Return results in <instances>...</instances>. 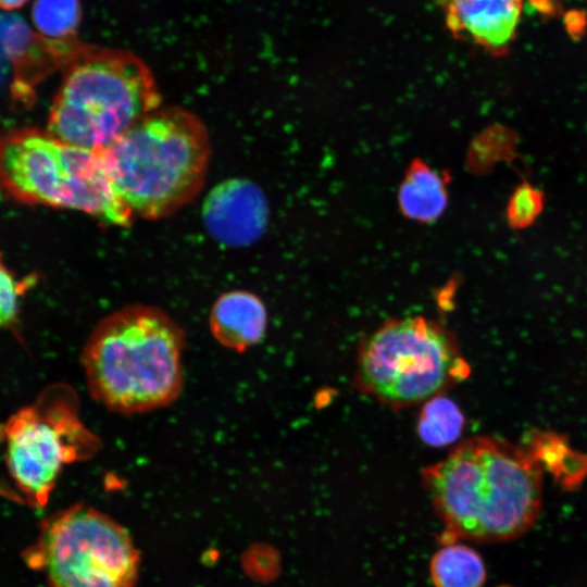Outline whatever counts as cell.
I'll return each instance as SVG.
<instances>
[{"mask_svg": "<svg viewBox=\"0 0 587 587\" xmlns=\"http://www.w3.org/2000/svg\"><path fill=\"white\" fill-rule=\"evenodd\" d=\"M423 479L449 528L472 540L517 538L541 510V466L525 447L492 436L462 441Z\"/></svg>", "mask_w": 587, "mask_h": 587, "instance_id": "obj_1", "label": "cell"}, {"mask_svg": "<svg viewBox=\"0 0 587 587\" xmlns=\"http://www.w3.org/2000/svg\"><path fill=\"white\" fill-rule=\"evenodd\" d=\"M186 336L164 310L134 303L102 317L82 350L90 396L109 410L151 412L173 403L184 386Z\"/></svg>", "mask_w": 587, "mask_h": 587, "instance_id": "obj_2", "label": "cell"}, {"mask_svg": "<svg viewBox=\"0 0 587 587\" xmlns=\"http://www.w3.org/2000/svg\"><path fill=\"white\" fill-rule=\"evenodd\" d=\"M102 155L111 184L132 215L159 220L200 192L211 142L195 113L161 105L102 150Z\"/></svg>", "mask_w": 587, "mask_h": 587, "instance_id": "obj_3", "label": "cell"}, {"mask_svg": "<svg viewBox=\"0 0 587 587\" xmlns=\"http://www.w3.org/2000/svg\"><path fill=\"white\" fill-rule=\"evenodd\" d=\"M161 105L143 60L128 50L80 45L66 63L47 130L67 143L102 151Z\"/></svg>", "mask_w": 587, "mask_h": 587, "instance_id": "obj_4", "label": "cell"}, {"mask_svg": "<svg viewBox=\"0 0 587 587\" xmlns=\"http://www.w3.org/2000/svg\"><path fill=\"white\" fill-rule=\"evenodd\" d=\"M0 189L23 203L83 212L110 226L133 221L111 184L102 151L67 143L48 130L22 127L0 134Z\"/></svg>", "mask_w": 587, "mask_h": 587, "instance_id": "obj_5", "label": "cell"}, {"mask_svg": "<svg viewBox=\"0 0 587 587\" xmlns=\"http://www.w3.org/2000/svg\"><path fill=\"white\" fill-rule=\"evenodd\" d=\"M455 336L424 316L391 319L360 345L355 387L399 410L426 402L469 377Z\"/></svg>", "mask_w": 587, "mask_h": 587, "instance_id": "obj_6", "label": "cell"}, {"mask_svg": "<svg viewBox=\"0 0 587 587\" xmlns=\"http://www.w3.org/2000/svg\"><path fill=\"white\" fill-rule=\"evenodd\" d=\"M78 397L63 383L46 387L4 426L7 471L33 508H43L65 465L84 461L101 448L100 438L79 416Z\"/></svg>", "mask_w": 587, "mask_h": 587, "instance_id": "obj_7", "label": "cell"}, {"mask_svg": "<svg viewBox=\"0 0 587 587\" xmlns=\"http://www.w3.org/2000/svg\"><path fill=\"white\" fill-rule=\"evenodd\" d=\"M48 587H136L139 553L127 530L84 503L45 520L23 554Z\"/></svg>", "mask_w": 587, "mask_h": 587, "instance_id": "obj_8", "label": "cell"}, {"mask_svg": "<svg viewBox=\"0 0 587 587\" xmlns=\"http://www.w3.org/2000/svg\"><path fill=\"white\" fill-rule=\"evenodd\" d=\"M202 217L208 233L220 243L246 247L257 241L268 222L264 192L245 178H228L207 195Z\"/></svg>", "mask_w": 587, "mask_h": 587, "instance_id": "obj_9", "label": "cell"}, {"mask_svg": "<svg viewBox=\"0 0 587 587\" xmlns=\"http://www.w3.org/2000/svg\"><path fill=\"white\" fill-rule=\"evenodd\" d=\"M446 25L458 39L495 57L505 54L515 38L523 0H439Z\"/></svg>", "mask_w": 587, "mask_h": 587, "instance_id": "obj_10", "label": "cell"}, {"mask_svg": "<svg viewBox=\"0 0 587 587\" xmlns=\"http://www.w3.org/2000/svg\"><path fill=\"white\" fill-rule=\"evenodd\" d=\"M266 326L267 311L263 300L247 290L222 294L209 315V328L214 339L237 352L259 344Z\"/></svg>", "mask_w": 587, "mask_h": 587, "instance_id": "obj_11", "label": "cell"}, {"mask_svg": "<svg viewBox=\"0 0 587 587\" xmlns=\"http://www.w3.org/2000/svg\"><path fill=\"white\" fill-rule=\"evenodd\" d=\"M401 213L413 221H437L448 205L447 176L426 162L414 159L408 166L398 189Z\"/></svg>", "mask_w": 587, "mask_h": 587, "instance_id": "obj_12", "label": "cell"}, {"mask_svg": "<svg viewBox=\"0 0 587 587\" xmlns=\"http://www.w3.org/2000/svg\"><path fill=\"white\" fill-rule=\"evenodd\" d=\"M82 17L79 0H34L33 28L68 60L79 48L73 41Z\"/></svg>", "mask_w": 587, "mask_h": 587, "instance_id": "obj_13", "label": "cell"}, {"mask_svg": "<svg viewBox=\"0 0 587 587\" xmlns=\"http://www.w3.org/2000/svg\"><path fill=\"white\" fill-rule=\"evenodd\" d=\"M430 573L436 587H482L486 578L480 555L458 542H449L437 551Z\"/></svg>", "mask_w": 587, "mask_h": 587, "instance_id": "obj_14", "label": "cell"}, {"mask_svg": "<svg viewBox=\"0 0 587 587\" xmlns=\"http://www.w3.org/2000/svg\"><path fill=\"white\" fill-rule=\"evenodd\" d=\"M524 447L540 466L555 474L562 484L571 486L587 473V458L574 453L559 436L533 433Z\"/></svg>", "mask_w": 587, "mask_h": 587, "instance_id": "obj_15", "label": "cell"}, {"mask_svg": "<svg viewBox=\"0 0 587 587\" xmlns=\"http://www.w3.org/2000/svg\"><path fill=\"white\" fill-rule=\"evenodd\" d=\"M465 417L455 402L438 395L427 400L417 420L420 438L432 447H446L461 436Z\"/></svg>", "mask_w": 587, "mask_h": 587, "instance_id": "obj_16", "label": "cell"}, {"mask_svg": "<svg viewBox=\"0 0 587 587\" xmlns=\"http://www.w3.org/2000/svg\"><path fill=\"white\" fill-rule=\"evenodd\" d=\"M35 32L20 15L0 11V70L22 59L35 43Z\"/></svg>", "mask_w": 587, "mask_h": 587, "instance_id": "obj_17", "label": "cell"}, {"mask_svg": "<svg viewBox=\"0 0 587 587\" xmlns=\"http://www.w3.org/2000/svg\"><path fill=\"white\" fill-rule=\"evenodd\" d=\"M545 207V193L530 182L522 180L512 191L505 216L512 229H525L535 223Z\"/></svg>", "mask_w": 587, "mask_h": 587, "instance_id": "obj_18", "label": "cell"}, {"mask_svg": "<svg viewBox=\"0 0 587 587\" xmlns=\"http://www.w3.org/2000/svg\"><path fill=\"white\" fill-rule=\"evenodd\" d=\"M479 151L484 153L486 165L497 161L512 162L517 158L519 135L505 126H496L488 129L480 139Z\"/></svg>", "mask_w": 587, "mask_h": 587, "instance_id": "obj_19", "label": "cell"}, {"mask_svg": "<svg viewBox=\"0 0 587 587\" xmlns=\"http://www.w3.org/2000/svg\"><path fill=\"white\" fill-rule=\"evenodd\" d=\"M25 290L26 283L16 278L0 253V328L10 327L16 321L20 300Z\"/></svg>", "mask_w": 587, "mask_h": 587, "instance_id": "obj_20", "label": "cell"}, {"mask_svg": "<svg viewBox=\"0 0 587 587\" xmlns=\"http://www.w3.org/2000/svg\"><path fill=\"white\" fill-rule=\"evenodd\" d=\"M29 0H0V11L12 12L22 8Z\"/></svg>", "mask_w": 587, "mask_h": 587, "instance_id": "obj_21", "label": "cell"}]
</instances>
